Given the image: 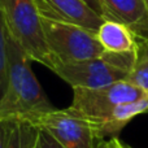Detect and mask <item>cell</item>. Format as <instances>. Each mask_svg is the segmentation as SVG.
Here are the masks:
<instances>
[{
  "mask_svg": "<svg viewBox=\"0 0 148 148\" xmlns=\"http://www.w3.org/2000/svg\"><path fill=\"white\" fill-rule=\"evenodd\" d=\"M31 59L8 34V90L0 103V118L30 122L55 110L31 69Z\"/></svg>",
  "mask_w": 148,
  "mask_h": 148,
  "instance_id": "cell-1",
  "label": "cell"
},
{
  "mask_svg": "<svg viewBox=\"0 0 148 148\" xmlns=\"http://www.w3.org/2000/svg\"><path fill=\"white\" fill-rule=\"evenodd\" d=\"M9 34L31 60L52 69L55 59L49 52L42 27V17L33 0H0Z\"/></svg>",
  "mask_w": 148,
  "mask_h": 148,
  "instance_id": "cell-2",
  "label": "cell"
},
{
  "mask_svg": "<svg viewBox=\"0 0 148 148\" xmlns=\"http://www.w3.org/2000/svg\"><path fill=\"white\" fill-rule=\"evenodd\" d=\"M40 21L47 47L56 62L68 64L100 59L105 52L95 31L70 22L43 17Z\"/></svg>",
  "mask_w": 148,
  "mask_h": 148,
  "instance_id": "cell-3",
  "label": "cell"
},
{
  "mask_svg": "<svg viewBox=\"0 0 148 148\" xmlns=\"http://www.w3.org/2000/svg\"><path fill=\"white\" fill-rule=\"evenodd\" d=\"M73 103L69 108L86 118L94 130L114 108L134 101L146 94V91L126 81L116 82L100 88H73Z\"/></svg>",
  "mask_w": 148,
  "mask_h": 148,
  "instance_id": "cell-4",
  "label": "cell"
},
{
  "mask_svg": "<svg viewBox=\"0 0 148 148\" xmlns=\"http://www.w3.org/2000/svg\"><path fill=\"white\" fill-rule=\"evenodd\" d=\"M30 123L49 133L65 148H95L99 142L91 123L70 108L36 116Z\"/></svg>",
  "mask_w": 148,
  "mask_h": 148,
  "instance_id": "cell-5",
  "label": "cell"
},
{
  "mask_svg": "<svg viewBox=\"0 0 148 148\" xmlns=\"http://www.w3.org/2000/svg\"><path fill=\"white\" fill-rule=\"evenodd\" d=\"M53 70L73 88H100L108 84L125 81L127 73L100 59L79 62H56Z\"/></svg>",
  "mask_w": 148,
  "mask_h": 148,
  "instance_id": "cell-6",
  "label": "cell"
},
{
  "mask_svg": "<svg viewBox=\"0 0 148 148\" xmlns=\"http://www.w3.org/2000/svg\"><path fill=\"white\" fill-rule=\"evenodd\" d=\"M40 17L82 26L96 33L104 18L82 0H33Z\"/></svg>",
  "mask_w": 148,
  "mask_h": 148,
  "instance_id": "cell-7",
  "label": "cell"
},
{
  "mask_svg": "<svg viewBox=\"0 0 148 148\" xmlns=\"http://www.w3.org/2000/svg\"><path fill=\"white\" fill-rule=\"evenodd\" d=\"M104 20L126 26L135 38L148 39V0H99Z\"/></svg>",
  "mask_w": 148,
  "mask_h": 148,
  "instance_id": "cell-8",
  "label": "cell"
},
{
  "mask_svg": "<svg viewBox=\"0 0 148 148\" xmlns=\"http://www.w3.org/2000/svg\"><path fill=\"white\" fill-rule=\"evenodd\" d=\"M148 112V91L142 97L130 103L118 105L103 122L95 127V136L97 140H104L107 136H114L120 133L134 117Z\"/></svg>",
  "mask_w": 148,
  "mask_h": 148,
  "instance_id": "cell-9",
  "label": "cell"
},
{
  "mask_svg": "<svg viewBox=\"0 0 148 148\" xmlns=\"http://www.w3.org/2000/svg\"><path fill=\"white\" fill-rule=\"evenodd\" d=\"M97 40L107 52L125 53L135 51V36L126 26L105 20L96 31Z\"/></svg>",
  "mask_w": 148,
  "mask_h": 148,
  "instance_id": "cell-10",
  "label": "cell"
},
{
  "mask_svg": "<svg viewBox=\"0 0 148 148\" xmlns=\"http://www.w3.org/2000/svg\"><path fill=\"white\" fill-rule=\"evenodd\" d=\"M125 81L148 91V39L135 38V62Z\"/></svg>",
  "mask_w": 148,
  "mask_h": 148,
  "instance_id": "cell-11",
  "label": "cell"
},
{
  "mask_svg": "<svg viewBox=\"0 0 148 148\" xmlns=\"http://www.w3.org/2000/svg\"><path fill=\"white\" fill-rule=\"evenodd\" d=\"M39 129L26 121H14L7 148H35Z\"/></svg>",
  "mask_w": 148,
  "mask_h": 148,
  "instance_id": "cell-12",
  "label": "cell"
},
{
  "mask_svg": "<svg viewBox=\"0 0 148 148\" xmlns=\"http://www.w3.org/2000/svg\"><path fill=\"white\" fill-rule=\"evenodd\" d=\"M8 27L0 5V103L8 90Z\"/></svg>",
  "mask_w": 148,
  "mask_h": 148,
  "instance_id": "cell-13",
  "label": "cell"
},
{
  "mask_svg": "<svg viewBox=\"0 0 148 148\" xmlns=\"http://www.w3.org/2000/svg\"><path fill=\"white\" fill-rule=\"evenodd\" d=\"M35 148H65V147L62 144H60L49 133L39 129V135Z\"/></svg>",
  "mask_w": 148,
  "mask_h": 148,
  "instance_id": "cell-14",
  "label": "cell"
},
{
  "mask_svg": "<svg viewBox=\"0 0 148 148\" xmlns=\"http://www.w3.org/2000/svg\"><path fill=\"white\" fill-rule=\"evenodd\" d=\"M14 121L13 120H3L0 118V148H7L10 139Z\"/></svg>",
  "mask_w": 148,
  "mask_h": 148,
  "instance_id": "cell-15",
  "label": "cell"
},
{
  "mask_svg": "<svg viewBox=\"0 0 148 148\" xmlns=\"http://www.w3.org/2000/svg\"><path fill=\"white\" fill-rule=\"evenodd\" d=\"M107 143H108V148H133L129 146V144H126L125 142L120 140L117 136L110 138L109 140H107Z\"/></svg>",
  "mask_w": 148,
  "mask_h": 148,
  "instance_id": "cell-16",
  "label": "cell"
},
{
  "mask_svg": "<svg viewBox=\"0 0 148 148\" xmlns=\"http://www.w3.org/2000/svg\"><path fill=\"white\" fill-rule=\"evenodd\" d=\"M82 1H84L92 10H95L96 13H99V14L101 16V8H100L99 0H82ZM101 17H103V16H101ZM103 18H104V17H103Z\"/></svg>",
  "mask_w": 148,
  "mask_h": 148,
  "instance_id": "cell-17",
  "label": "cell"
},
{
  "mask_svg": "<svg viewBox=\"0 0 148 148\" xmlns=\"http://www.w3.org/2000/svg\"><path fill=\"white\" fill-rule=\"evenodd\" d=\"M95 148H108L107 140H99L96 143V146H95Z\"/></svg>",
  "mask_w": 148,
  "mask_h": 148,
  "instance_id": "cell-18",
  "label": "cell"
}]
</instances>
